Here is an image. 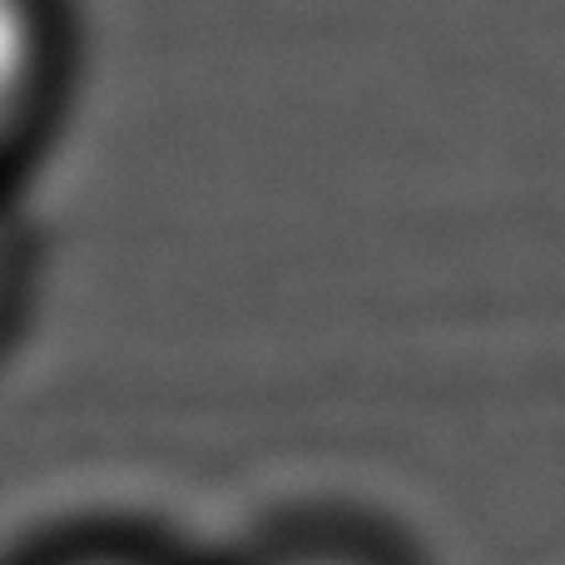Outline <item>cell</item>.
<instances>
[{
  "mask_svg": "<svg viewBox=\"0 0 565 565\" xmlns=\"http://www.w3.org/2000/svg\"><path fill=\"white\" fill-rule=\"evenodd\" d=\"M55 70L50 0H0V149L30 125Z\"/></svg>",
  "mask_w": 565,
  "mask_h": 565,
  "instance_id": "cell-1",
  "label": "cell"
},
{
  "mask_svg": "<svg viewBox=\"0 0 565 565\" xmlns=\"http://www.w3.org/2000/svg\"><path fill=\"white\" fill-rule=\"evenodd\" d=\"M308 565H338V561H308Z\"/></svg>",
  "mask_w": 565,
  "mask_h": 565,
  "instance_id": "cell-2",
  "label": "cell"
}]
</instances>
